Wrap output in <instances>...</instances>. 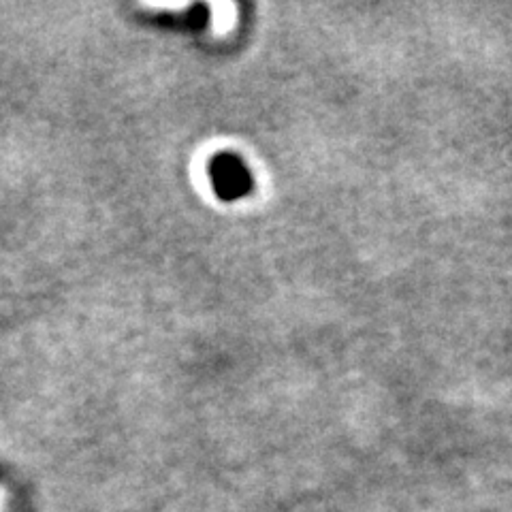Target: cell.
I'll return each instance as SVG.
<instances>
[{
	"label": "cell",
	"mask_w": 512,
	"mask_h": 512,
	"mask_svg": "<svg viewBox=\"0 0 512 512\" xmlns=\"http://www.w3.org/2000/svg\"><path fill=\"white\" fill-rule=\"evenodd\" d=\"M239 171H244L242 169V165L237 163V160H233V158H218L216 163L212 165V175H214V180H216V186L222 190V186H227V188H233L235 190V195L239 192V195H242V190L239 188H246V184H242L239 180H248L246 178V173H239Z\"/></svg>",
	"instance_id": "1"
}]
</instances>
